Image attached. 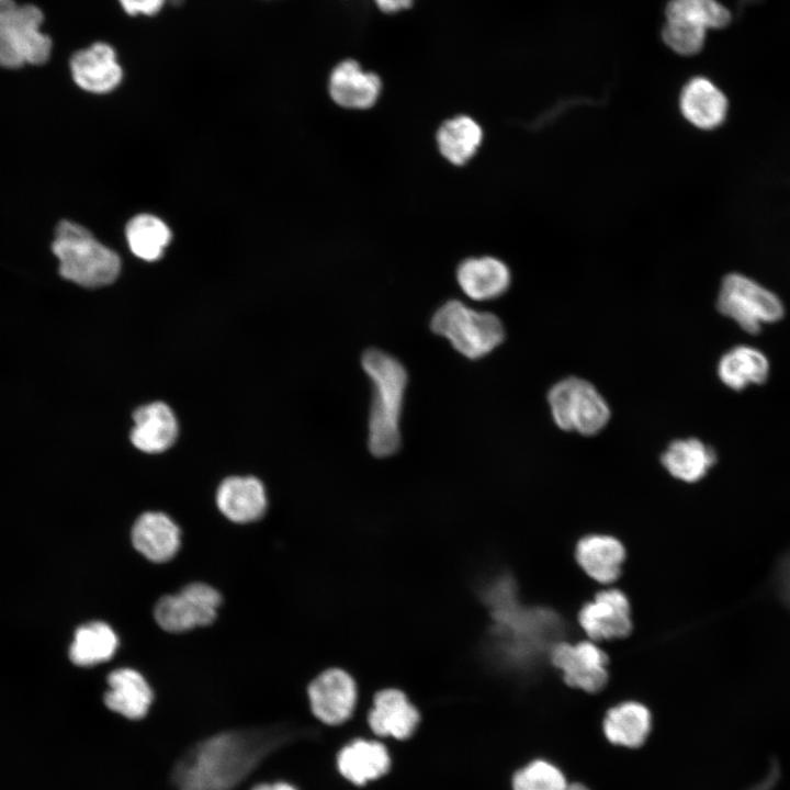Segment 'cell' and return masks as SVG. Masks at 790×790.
Returning a JSON list of instances; mask_svg holds the SVG:
<instances>
[{
	"label": "cell",
	"mask_w": 790,
	"mask_h": 790,
	"mask_svg": "<svg viewBox=\"0 0 790 790\" xmlns=\"http://www.w3.org/2000/svg\"><path fill=\"white\" fill-rule=\"evenodd\" d=\"M117 646L114 630L105 622L93 621L77 629L69 657L78 666H92L109 661Z\"/></svg>",
	"instance_id": "obj_27"
},
{
	"label": "cell",
	"mask_w": 790,
	"mask_h": 790,
	"mask_svg": "<svg viewBox=\"0 0 790 790\" xmlns=\"http://www.w3.org/2000/svg\"><path fill=\"white\" fill-rule=\"evenodd\" d=\"M716 371L725 386L742 391L749 385L765 383L769 376L770 364L759 349L740 345L727 350L720 358Z\"/></svg>",
	"instance_id": "obj_23"
},
{
	"label": "cell",
	"mask_w": 790,
	"mask_h": 790,
	"mask_svg": "<svg viewBox=\"0 0 790 790\" xmlns=\"http://www.w3.org/2000/svg\"><path fill=\"white\" fill-rule=\"evenodd\" d=\"M376 5L386 13L397 12L411 5L413 0H374Z\"/></svg>",
	"instance_id": "obj_34"
},
{
	"label": "cell",
	"mask_w": 790,
	"mask_h": 790,
	"mask_svg": "<svg viewBox=\"0 0 790 790\" xmlns=\"http://www.w3.org/2000/svg\"><path fill=\"white\" fill-rule=\"evenodd\" d=\"M44 15L33 4L0 1V66L42 65L49 58L50 38L41 31Z\"/></svg>",
	"instance_id": "obj_5"
},
{
	"label": "cell",
	"mask_w": 790,
	"mask_h": 790,
	"mask_svg": "<svg viewBox=\"0 0 790 790\" xmlns=\"http://www.w3.org/2000/svg\"><path fill=\"white\" fill-rule=\"evenodd\" d=\"M482 140V127L467 115L447 120L437 132V144L441 155L455 166H462L472 159Z\"/></svg>",
	"instance_id": "obj_26"
},
{
	"label": "cell",
	"mask_w": 790,
	"mask_h": 790,
	"mask_svg": "<svg viewBox=\"0 0 790 790\" xmlns=\"http://www.w3.org/2000/svg\"><path fill=\"white\" fill-rule=\"evenodd\" d=\"M126 239L132 252L145 260H158L171 239L169 227L158 217L139 214L126 226Z\"/></svg>",
	"instance_id": "obj_28"
},
{
	"label": "cell",
	"mask_w": 790,
	"mask_h": 790,
	"mask_svg": "<svg viewBox=\"0 0 790 790\" xmlns=\"http://www.w3.org/2000/svg\"><path fill=\"white\" fill-rule=\"evenodd\" d=\"M661 461L673 477L686 483H696L715 464L716 453L699 439H679L667 447Z\"/></svg>",
	"instance_id": "obj_24"
},
{
	"label": "cell",
	"mask_w": 790,
	"mask_h": 790,
	"mask_svg": "<svg viewBox=\"0 0 790 790\" xmlns=\"http://www.w3.org/2000/svg\"><path fill=\"white\" fill-rule=\"evenodd\" d=\"M665 19L681 20L708 31L725 27L731 21V13L718 0H669Z\"/></svg>",
	"instance_id": "obj_29"
},
{
	"label": "cell",
	"mask_w": 790,
	"mask_h": 790,
	"mask_svg": "<svg viewBox=\"0 0 790 790\" xmlns=\"http://www.w3.org/2000/svg\"><path fill=\"white\" fill-rule=\"evenodd\" d=\"M569 782L555 764L535 758L518 768L511 776V790H566Z\"/></svg>",
	"instance_id": "obj_30"
},
{
	"label": "cell",
	"mask_w": 790,
	"mask_h": 790,
	"mask_svg": "<svg viewBox=\"0 0 790 790\" xmlns=\"http://www.w3.org/2000/svg\"><path fill=\"white\" fill-rule=\"evenodd\" d=\"M108 685L104 703L111 711L128 720H140L148 713L154 692L140 673L127 667L114 669Z\"/></svg>",
	"instance_id": "obj_20"
},
{
	"label": "cell",
	"mask_w": 790,
	"mask_h": 790,
	"mask_svg": "<svg viewBox=\"0 0 790 790\" xmlns=\"http://www.w3.org/2000/svg\"><path fill=\"white\" fill-rule=\"evenodd\" d=\"M278 740L266 730L229 731L207 737L191 746L174 765L176 790H235Z\"/></svg>",
	"instance_id": "obj_1"
},
{
	"label": "cell",
	"mask_w": 790,
	"mask_h": 790,
	"mask_svg": "<svg viewBox=\"0 0 790 790\" xmlns=\"http://www.w3.org/2000/svg\"><path fill=\"white\" fill-rule=\"evenodd\" d=\"M122 8L129 15H154L163 5L166 0H119Z\"/></svg>",
	"instance_id": "obj_32"
},
{
	"label": "cell",
	"mask_w": 790,
	"mask_h": 790,
	"mask_svg": "<svg viewBox=\"0 0 790 790\" xmlns=\"http://www.w3.org/2000/svg\"><path fill=\"white\" fill-rule=\"evenodd\" d=\"M221 594L204 583H192L178 594L161 597L154 617L167 632H185L212 623L221 605Z\"/></svg>",
	"instance_id": "obj_10"
},
{
	"label": "cell",
	"mask_w": 790,
	"mask_h": 790,
	"mask_svg": "<svg viewBox=\"0 0 790 790\" xmlns=\"http://www.w3.org/2000/svg\"><path fill=\"white\" fill-rule=\"evenodd\" d=\"M133 444L146 453H159L176 441L178 424L172 410L161 402L144 405L134 413Z\"/></svg>",
	"instance_id": "obj_22"
},
{
	"label": "cell",
	"mask_w": 790,
	"mask_h": 790,
	"mask_svg": "<svg viewBox=\"0 0 790 790\" xmlns=\"http://www.w3.org/2000/svg\"><path fill=\"white\" fill-rule=\"evenodd\" d=\"M463 293L474 301H489L503 295L510 285V271L499 259L485 256L467 258L456 269Z\"/></svg>",
	"instance_id": "obj_21"
},
{
	"label": "cell",
	"mask_w": 790,
	"mask_h": 790,
	"mask_svg": "<svg viewBox=\"0 0 790 790\" xmlns=\"http://www.w3.org/2000/svg\"><path fill=\"white\" fill-rule=\"evenodd\" d=\"M361 364L370 377L373 396L369 416V450L376 458H386L400 447V416L408 375L393 356L379 349L366 350Z\"/></svg>",
	"instance_id": "obj_2"
},
{
	"label": "cell",
	"mask_w": 790,
	"mask_h": 790,
	"mask_svg": "<svg viewBox=\"0 0 790 790\" xmlns=\"http://www.w3.org/2000/svg\"><path fill=\"white\" fill-rule=\"evenodd\" d=\"M70 70L76 84L91 93L114 90L123 77L116 53L106 43H94L76 52L70 59Z\"/></svg>",
	"instance_id": "obj_13"
},
{
	"label": "cell",
	"mask_w": 790,
	"mask_h": 790,
	"mask_svg": "<svg viewBox=\"0 0 790 790\" xmlns=\"http://www.w3.org/2000/svg\"><path fill=\"white\" fill-rule=\"evenodd\" d=\"M716 307L744 331L758 334L764 324L780 320L785 314L780 298L755 280L730 273L721 282Z\"/></svg>",
	"instance_id": "obj_7"
},
{
	"label": "cell",
	"mask_w": 790,
	"mask_h": 790,
	"mask_svg": "<svg viewBox=\"0 0 790 790\" xmlns=\"http://www.w3.org/2000/svg\"><path fill=\"white\" fill-rule=\"evenodd\" d=\"M52 251L58 259L60 275L83 287L108 285L121 271L119 256L71 221L63 219L56 226Z\"/></svg>",
	"instance_id": "obj_3"
},
{
	"label": "cell",
	"mask_w": 790,
	"mask_h": 790,
	"mask_svg": "<svg viewBox=\"0 0 790 790\" xmlns=\"http://www.w3.org/2000/svg\"><path fill=\"white\" fill-rule=\"evenodd\" d=\"M576 618L580 631L595 643L623 640L633 632L632 605L617 587L597 590L580 606Z\"/></svg>",
	"instance_id": "obj_9"
},
{
	"label": "cell",
	"mask_w": 790,
	"mask_h": 790,
	"mask_svg": "<svg viewBox=\"0 0 790 790\" xmlns=\"http://www.w3.org/2000/svg\"><path fill=\"white\" fill-rule=\"evenodd\" d=\"M430 327L471 360L489 354L505 338L504 326L496 315L475 311L458 300L441 305L432 315Z\"/></svg>",
	"instance_id": "obj_4"
},
{
	"label": "cell",
	"mask_w": 790,
	"mask_h": 790,
	"mask_svg": "<svg viewBox=\"0 0 790 790\" xmlns=\"http://www.w3.org/2000/svg\"><path fill=\"white\" fill-rule=\"evenodd\" d=\"M368 722L379 736L404 740L414 733L419 713L402 690L387 688L375 693Z\"/></svg>",
	"instance_id": "obj_17"
},
{
	"label": "cell",
	"mask_w": 790,
	"mask_h": 790,
	"mask_svg": "<svg viewBox=\"0 0 790 790\" xmlns=\"http://www.w3.org/2000/svg\"><path fill=\"white\" fill-rule=\"evenodd\" d=\"M661 35L664 44L674 53L692 56L702 49L707 30L681 20L665 19Z\"/></svg>",
	"instance_id": "obj_31"
},
{
	"label": "cell",
	"mask_w": 790,
	"mask_h": 790,
	"mask_svg": "<svg viewBox=\"0 0 790 790\" xmlns=\"http://www.w3.org/2000/svg\"><path fill=\"white\" fill-rule=\"evenodd\" d=\"M652 726L651 709L635 699H624L608 707L601 721L606 740L630 749L639 748L646 742Z\"/></svg>",
	"instance_id": "obj_14"
},
{
	"label": "cell",
	"mask_w": 790,
	"mask_h": 790,
	"mask_svg": "<svg viewBox=\"0 0 790 790\" xmlns=\"http://www.w3.org/2000/svg\"><path fill=\"white\" fill-rule=\"evenodd\" d=\"M549 663L561 674L563 685L587 695L603 692L610 679L608 654L588 639L558 641L550 650Z\"/></svg>",
	"instance_id": "obj_8"
},
{
	"label": "cell",
	"mask_w": 790,
	"mask_h": 790,
	"mask_svg": "<svg viewBox=\"0 0 790 790\" xmlns=\"http://www.w3.org/2000/svg\"><path fill=\"white\" fill-rule=\"evenodd\" d=\"M216 504L229 520L247 523L261 518L267 509L262 483L252 476H232L219 485Z\"/></svg>",
	"instance_id": "obj_19"
},
{
	"label": "cell",
	"mask_w": 790,
	"mask_h": 790,
	"mask_svg": "<svg viewBox=\"0 0 790 790\" xmlns=\"http://www.w3.org/2000/svg\"><path fill=\"white\" fill-rule=\"evenodd\" d=\"M0 1H2V0H0Z\"/></svg>",
	"instance_id": "obj_37"
},
{
	"label": "cell",
	"mask_w": 790,
	"mask_h": 790,
	"mask_svg": "<svg viewBox=\"0 0 790 790\" xmlns=\"http://www.w3.org/2000/svg\"><path fill=\"white\" fill-rule=\"evenodd\" d=\"M180 529L166 514L148 511L135 521L132 529L134 548L147 560L163 563L171 560L180 546Z\"/></svg>",
	"instance_id": "obj_18"
},
{
	"label": "cell",
	"mask_w": 790,
	"mask_h": 790,
	"mask_svg": "<svg viewBox=\"0 0 790 790\" xmlns=\"http://www.w3.org/2000/svg\"><path fill=\"white\" fill-rule=\"evenodd\" d=\"M778 579L782 596L790 605V553L780 564Z\"/></svg>",
	"instance_id": "obj_33"
},
{
	"label": "cell",
	"mask_w": 790,
	"mask_h": 790,
	"mask_svg": "<svg viewBox=\"0 0 790 790\" xmlns=\"http://www.w3.org/2000/svg\"><path fill=\"white\" fill-rule=\"evenodd\" d=\"M337 764L341 775L362 786L383 776L390 768V757L383 744L357 740L341 749Z\"/></svg>",
	"instance_id": "obj_25"
},
{
	"label": "cell",
	"mask_w": 790,
	"mask_h": 790,
	"mask_svg": "<svg viewBox=\"0 0 790 790\" xmlns=\"http://www.w3.org/2000/svg\"><path fill=\"white\" fill-rule=\"evenodd\" d=\"M627 554L623 542L606 533L583 535L574 545V560L579 571L603 586L620 579Z\"/></svg>",
	"instance_id": "obj_12"
},
{
	"label": "cell",
	"mask_w": 790,
	"mask_h": 790,
	"mask_svg": "<svg viewBox=\"0 0 790 790\" xmlns=\"http://www.w3.org/2000/svg\"><path fill=\"white\" fill-rule=\"evenodd\" d=\"M307 695L314 715L323 723L338 725L347 721L357 703V685L349 673L330 667L308 685Z\"/></svg>",
	"instance_id": "obj_11"
},
{
	"label": "cell",
	"mask_w": 790,
	"mask_h": 790,
	"mask_svg": "<svg viewBox=\"0 0 790 790\" xmlns=\"http://www.w3.org/2000/svg\"><path fill=\"white\" fill-rule=\"evenodd\" d=\"M251 790H297L295 787L287 782H273V783H259L255 786Z\"/></svg>",
	"instance_id": "obj_35"
},
{
	"label": "cell",
	"mask_w": 790,
	"mask_h": 790,
	"mask_svg": "<svg viewBox=\"0 0 790 790\" xmlns=\"http://www.w3.org/2000/svg\"><path fill=\"white\" fill-rule=\"evenodd\" d=\"M566 790H591V789L582 782H569Z\"/></svg>",
	"instance_id": "obj_36"
},
{
	"label": "cell",
	"mask_w": 790,
	"mask_h": 790,
	"mask_svg": "<svg viewBox=\"0 0 790 790\" xmlns=\"http://www.w3.org/2000/svg\"><path fill=\"white\" fill-rule=\"evenodd\" d=\"M556 426L584 436L598 433L610 419L606 399L588 381L571 376L554 384L548 394Z\"/></svg>",
	"instance_id": "obj_6"
},
{
	"label": "cell",
	"mask_w": 790,
	"mask_h": 790,
	"mask_svg": "<svg viewBox=\"0 0 790 790\" xmlns=\"http://www.w3.org/2000/svg\"><path fill=\"white\" fill-rule=\"evenodd\" d=\"M682 116L699 129L719 127L727 115L729 101L710 79L698 76L686 82L679 95Z\"/></svg>",
	"instance_id": "obj_15"
},
{
	"label": "cell",
	"mask_w": 790,
	"mask_h": 790,
	"mask_svg": "<svg viewBox=\"0 0 790 790\" xmlns=\"http://www.w3.org/2000/svg\"><path fill=\"white\" fill-rule=\"evenodd\" d=\"M381 89L379 76L364 71L352 59L339 63L329 76V94L334 102L342 108L369 109L377 101Z\"/></svg>",
	"instance_id": "obj_16"
}]
</instances>
